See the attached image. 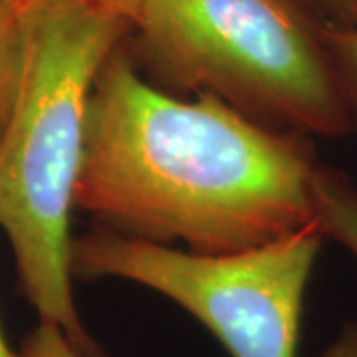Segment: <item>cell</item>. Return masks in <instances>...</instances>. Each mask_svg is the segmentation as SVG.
<instances>
[{"instance_id": "obj_8", "label": "cell", "mask_w": 357, "mask_h": 357, "mask_svg": "<svg viewBox=\"0 0 357 357\" xmlns=\"http://www.w3.org/2000/svg\"><path fill=\"white\" fill-rule=\"evenodd\" d=\"M18 357H84L58 326L40 321L36 330L28 333Z\"/></svg>"}, {"instance_id": "obj_12", "label": "cell", "mask_w": 357, "mask_h": 357, "mask_svg": "<svg viewBox=\"0 0 357 357\" xmlns=\"http://www.w3.org/2000/svg\"><path fill=\"white\" fill-rule=\"evenodd\" d=\"M0 357H18V354H14L6 344V340L2 337V332H0Z\"/></svg>"}, {"instance_id": "obj_2", "label": "cell", "mask_w": 357, "mask_h": 357, "mask_svg": "<svg viewBox=\"0 0 357 357\" xmlns=\"http://www.w3.org/2000/svg\"><path fill=\"white\" fill-rule=\"evenodd\" d=\"M16 10L22 70L0 135V229L40 321L58 326L84 357H102L74 302L70 215L89 91L133 24L96 0H24Z\"/></svg>"}, {"instance_id": "obj_10", "label": "cell", "mask_w": 357, "mask_h": 357, "mask_svg": "<svg viewBox=\"0 0 357 357\" xmlns=\"http://www.w3.org/2000/svg\"><path fill=\"white\" fill-rule=\"evenodd\" d=\"M319 357H357V321L345 324Z\"/></svg>"}, {"instance_id": "obj_9", "label": "cell", "mask_w": 357, "mask_h": 357, "mask_svg": "<svg viewBox=\"0 0 357 357\" xmlns=\"http://www.w3.org/2000/svg\"><path fill=\"white\" fill-rule=\"evenodd\" d=\"M318 10L335 24H357V0H314Z\"/></svg>"}, {"instance_id": "obj_11", "label": "cell", "mask_w": 357, "mask_h": 357, "mask_svg": "<svg viewBox=\"0 0 357 357\" xmlns=\"http://www.w3.org/2000/svg\"><path fill=\"white\" fill-rule=\"evenodd\" d=\"M96 2H100L103 8L128 18L131 24H135V18L139 13V0H96Z\"/></svg>"}, {"instance_id": "obj_5", "label": "cell", "mask_w": 357, "mask_h": 357, "mask_svg": "<svg viewBox=\"0 0 357 357\" xmlns=\"http://www.w3.org/2000/svg\"><path fill=\"white\" fill-rule=\"evenodd\" d=\"M314 211L326 238L357 262V185L349 173L319 161L314 178Z\"/></svg>"}, {"instance_id": "obj_14", "label": "cell", "mask_w": 357, "mask_h": 357, "mask_svg": "<svg viewBox=\"0 0 357 357\" xmlns=\"http://www.w3.org/2000/svg\"><path fill=\"white\" fill-rule=\"evenodd\" d=\"M0 2H6V4H10V6L16 8V6H18V4H22L24 0H0Z\"/></svg>"}, {"instance_id": "obj_13", "label": "cell", "mask_w": 357, "mask_h": 357, "mask_svg": "<svg viewBox=\"0 0 357 357\" xmlns=\"http://www.w3.org/2000/svg\"><path fill=\"white\" fill-rule=\"evenodd\" d=\"M298 2H302V4H306V6H310V8H316V10H318V6H316V2H314V0H298Z\"/></svg>"}, {"instance_id": "obj_4", "label": "cell", "mask_w": 357, "mask_h": 357, "mask_svg": "<svg viewBox=\"0 0 357 357\" xmlns=\"http://www.w3.org/2000/svg\"><path fill=\"white\" fill-rule=\"evenodd\" d=\"M324 243L318 220L220 255L93 227L72 241V276L135 282L165 296L199 319L230 357H298L307 284Z\"/></svg>"}, {"instance_id": "obj_6", "label": "cell", "mask_w": 357, "mask_h": 357, "mask_svg": "<svg viewBox=\"0 0 357 357\" xmlns=\"http://www.w3.org/2000/svg\"><path fill=\"white\" fill-rule=\"evenodd\" d=\"M321 32L330 52L337 88L351 121V131L357 135V24L342 26L326 20Z\"/></svg>"}, {"instance_id": "obj_7", "label": "cell", "mask_w": 357, "mask_h": 357, "mask_svg": "<svg viewBox=\"0 0 357 357\" xmlns=\"http://www.w3.org/2000/svg\"><path fill=\"white\" fill-rule=\"evenodd\" d=\"M22 70V32L18 10L0 2V135L13 114Z\"/></svg>"}, {"instance_id": "obj_1", "label": "cell", "mask_w": 357, "mask_h": 357, "mask_svg": "<svg viewBox=\"0 0 357 357\" xmlns=\"http://www.w3.org/2000/svg\"><path fill=\"white\" fill-rule=\"evenodd\" d=\"M128 38L89 91L76 208L96 227L204 255L260 246L316 220L312 137L262 126L211 93L185 100L155 88Z\"/></svg>"}, {"instance_id": "obj_3", "label": "cell", "mask_w": 357, "mask_h": 357, "mask_svg": "<svg viewBox=\"0 0 357 357\" xmlns=\"http://www.w3.org/2000/svg\"><path fill=\"white\" fill-rule=\"evenodd\" d=\"M298 0H139L129 52L178 98L211 93L268 128L354 135L321 26Z\"/></svg>"}]
</instances>
